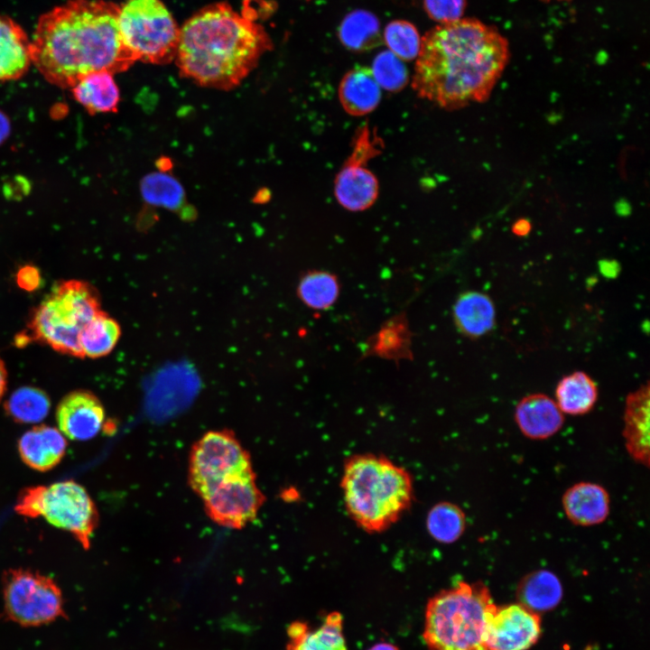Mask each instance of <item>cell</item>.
<instances>
[{"label": "cell", "instance_id": "6da1fadb", "mask_svg": "<svg viewBox=\"0 0 650 650\" xmlns=\"http://www.w3.org/2000/svg\"><path fill=\"white\" fill-rule=\"evenodd\" d=\"M413 87L446 109L485 100L509 59L506 39L477 19L441 23L421 40Z\"/></svg>", "mask_w": 650, "mask_h": 650}, {"label": "cell", "instance_id": "7a4b0ae2", "mask_svg": "<svg viewBox=\"0 0 650 650\" xmlns=\"http://www.w3.org/2000/svg\"><path fill=\"white\" fill-rule=\"evenodd\" d=\"M119 5L70 0L43 14L30 41L32 63L50 82L72 87L88 73L126 70L135 60L120 33Z\"/></svg>", "mask_w": 650, "mask_h": 650}, {"label": "cell", "instance_id": "3957f363", "mask_svg": "<svg viewBox=\"0 0 650 650\" xmlns=\"http://www.w3.org/2000/svg\"><path fill=\"white\" fill-rule=\"evenodd\" d=\"M271 48L262 24L227 2H217L198 10L181 27L175 62L183 78L230 90Z\"/></svg>", "mask_w": 650, "mask_h": 650}, {"label": "cell", "instance_id": "277c9868", "mask_svg": "<svg viewBox=\"0 0 650 650\" xmlns=\"http://www.w3.org/2000/svg\"><path fill=\"white\" fill-rule=\"evenodd\" d=\"M351 519L368 533H380L411 506V474L383 455H353L344 465L340 482Z\"/></svg>", "mask_w": 650, "mask_h": 650}, {"label": "cell", "instance_id": "5b68a950", "mask_svg": "<svg viewBox=\"0 0 650 650\" xmlns=\"http://www.w3.org/2000/svg\"><path fill=\"white\" fill-rule=\"evenodd\" d=\"M482 582L460 581L427 602L422 638L428 650H487L486 630L495 610Z\"/></svg>", "mask_w": 650, "mask_h": 650}, {"label": "cell", "instance_id": "8992f818", "mask_svg": "<svg viewBox=\"0 0 650 650\" xmlns=\"http://www.w3.org/2000/svg\"><path fill=\"white\" fill-rule=\"evenodd\" d=\"M100 310L99 294L88 282H59L32 311L28 333L21 334L17 341L23 345L34 340L60 354L83 358L80 333Z\"/></svg>", "mask_w": 650, "mask_h": 650}, {"label": "cell", "instance_id": "52a82bcc", "mask_svg": "<svg viewBox=\"0 0 650 650\" xmlns=\"http://www.w3.org/2000/svg\"><path fill=\"white\" fill-rule=\"evenodd\" d=\"M14 508L23 516H42L53 526L70 533L84 549L89 548L98 523L95 503L74 480L26 488L20 492Z\"/></svg>", "mask_w": 650, "mask_h": 650}, {"label": "cell", "instance_id": "ba28073f", "mask_svg": "<svg viewBox=\"0 0 650 650\" xmlns=\"http://www.w3.org/2000/svg\"><path fill=\"white\" fill-rule=\"evenodd\" d=\"M118 23L135 61L162 65L175 60L181 28L161 0H125L119 5Z\"/></svg>", "mask_w": 650, "mask_h": 650}, {"label": "cell", "instance_id": "9c48e42d", "mask_svg": "<svg viewBox=\"0 0 650 650\" xmlns=\"http://www.w3.org/2000/svg\"><path fill=\"white\" fill-rule=\"evenodd\" d=\"M5 613L23 627H38L64 617L61 590L50 577L25 569L2 576Z\"/></svg>", "mask_w": 650, "mask_h": 650}, {"label": "cell", "instance_id": "30bf717a", "mask_svg": "<svg viewBox=\"0 0 650 650\" xmlns=\"http://www.w3.org/2000/svg\"><path fill=\"white\" fill-rule=\"evenodd\" d=\"M253 472L247 451L226 430L205 433L191 450L189 481L200 497L222 480Z\"/></svg>", "mask_w": 650, "mask_h": 650}, {"label": "cell", "instance_id": "8fae6325", "mask_svg": "<svg viewBox=\"0 0 650 650\" xmlns=\"http://www.w3.org/2000/svg\"><path fill=\"white\" fill-rule=\"evenodd\" d=\"M382 139L369 125H363L357 131L352 153L338 173L334 184L335 197L345 209L364 210L376 201L378 181L367 164L382 152Z\"/></svg>", "mask_w": 650, "mask_h": 650}, {"label": "cell", "instance_id": "7c38bea8", "mask_svg": "<svg viewBox=\"0 0 650 650\" xmlns=\"http://www.w3.org/2000/svg\"><path fill=\"white\" fill-rule=\"evenodd\" d=\"M200 497L209 517L228 528H241L253 521L265 501L254 472L222 480Z\"/></svg>", "mask_w": 650, "mask_h": 650}, {"label": "cell", "instance_id": "4fadbf2b", "mask_svg": "<svg viewBox=\"0 0 650 650\" xmlns=\"http://www.w3.org/2000/svg\"><path fill=\"white\" fill-rule=\"evenodd\" d=\"M541 618L520 603L497 606L486 630L487 650H528L539 639Z\"/></svg>", "mask_w": 650, "mask_h": 650}, {"label": "cell", "instance_id": "5bb4252c", "mask_svg": "<svg viewBox=\"0 0 650 650\" xmlns=\"http://www.w3.org/2000/svg\"><path fill=\"white\" fill-rule=\"evenodd\" d=\"M59 430L73 441H88L102 429L105 410L100 400L90 391L76 390L67 394L56 410Z\"/></svg>", "mask_w": 650, "mask_h": 650}, {"label": "cell", "instance_id": "9a60e30c", "mask_svg": "<svg viewBox=\"0 0 650 650\" xmlns=\"http://www.w3.org/2000/svg\"><path fill=\"white\" fill-rule=\"evenodd\" d=\"M649 383L640 385L626 398L624 429L625 447L634 461L646 468L650 464Z\"/></svg>", "mask_w": 650, "mask_h": 650}, {"label": "cell", "instance_id": "2e32d148", "mask_svg": "<svg viewBox=\"0 0 650 650\" xmlns=\"http://www.w3.org/2000/svg\"><path fill=\"white\" fill-rule=\"evenodd\" d=\"M515 421L526 438L545 440L556 434L564 423V415L555 400L535 393L523 397L515 406Z\"/></svg>", "mask_w": 650, "mask_h": 650}, {"label": "cell", "instance_id": "e0dca14e", "mask_svg": "<svg viewBox=\"0 0 650 650\" xmlns=\"http://www.w3.org/2000/svg\"><path fill=\"white\" fill-rule=\"evenodd\" d=\"M562 504L569 521L580 526L603 523L610 510L608 492L592 482H579L570 487L562 496Z\"/></svg>", "mask_w": 650, "mask_h": 650}, {"label": "cell", "instance_id": "ac0fdd59", "mask_svg": "<svg viewBox=\"0 0 650 650\" xmlns=\"http://www.w3.org/2000/svg\"><path fill=\"white\" fill-rule=\"evenodd\" d=\"M66 449L65 436L57 428L48 425L32 427L18 441L22 460L38 471H47L57 466L65 456Z\"/></svg>", "mask_w": 650, "mask_h": 650}, {"label": "cell", "instance_id": "d6986e66", "mask_svg": "<svg viewBox=\"0 0 650 650\" xmlns=\"http://www.w3.org/2000/svg\"><path fill=\"white\" fill-rule=\"evenodd\" d=\"M287 636L286 650H348L343 618L339 612L329 613L315 628L303 621L292 622Z\"/></svg>", "mask_w": 650, "mask_h": 650}, {"label": "cell", "instance_id": "ffe728a7", "mask_svg": "<svg viewBox=\"0 0 650 650\" xmlns=\"http://www.w3.org/2000/svg\"><path fill=\"white\" fill-rule=\"evenodd\" d=\"M452 315L457 330L475 339L490 332L496 323V308L492 299L478 291H466L456 299Z\"/></svg>", "mask_w": 650, "mask_h": 650}, {"label": "cell", "instance_id": "44dd1931", "mask_svg": "<svg viewBox=\"0 0 650 650\" xmlns=\"http://www.w3.org/2000/svg\"><path fill=\"white\" fill-rule=\"evenodd\" d=\"M31 63L27 34L13 19L0 14V81L19 79Z\"/></svg>", "mask_w": 650, "mask_h": 650}, {"label": "cell", "instance_id": "7402d4cb", "mask_svg": "<svg viewBox=\"0 0 650 650\" xmlns=\"http://www.w3.org/2000/svg\"><path fill=\"white\" fill-rule=\"evenodd\" d=\"M339 101L345 111L352 116L372 112L381 99L380 87L370 68L357 66L342 78L339 88Z\"/></svg>", "mask_w": 650, "mask_h": 650}, {"label": "cell", "instance_id": "603a6c76", "mask_svg": "<svg viewBox=\"0 0 650 650\" xmlns=\"http://www.w3.org/2000/svg\"><path fill=\"white\" fill-rule=\"evenodd\" d=\"M74 98L90 113L115 112L120 93L113 73L93 71L80 78L72 87Z\"/></svg>", "mask_w": 650, "mask_h": 650}, {"label": "cell", "instance_id": "cb8c5ba5", "mask_svg": "<svg viewBox=\"0 0 650 650\" xmlns=\"http://www.w3.org/2000/svg\"><path fill=\"white\" fill-rule=\"evenodd\" d=\"M516 595L518 603L539 614L558 606L563 590L556 574L548 570H537L521 580Z\"/></svg>", "mask_w": 650, "mask_h": 650}, {"label": "cell", "instance_id": "d4e9b609", "mask_svg": "<svg viewBox=\"0 0 650 650\" xmlns=\"http://www.w3.org/2000/svg\"><path fill=\"white\" fill-rule=\"evenodd\" d=\"M555 397L563 414L582 415L594 407L598 399V387L587 373L575 371L559 381Z\"/></svg>", "mask_w": 650, "mask_h": 650}, {"label": "cell", "instance_id": "484cf974", "mask_svg": "<svg viewBox=\"0 0 650 650\" xmlns=\"http://www.w3.org/2000/svg\"><path fill=\"white\" fill-rule=\"evenodd\" d=\"M339 37L348 50L364 51L382 42L379 22L376 15L366 10H355L342 20Z\"/></svg>", "mask_w": 650, "mask_h": 650}, {"label": "cell", "instance_id": "4316f807", "mask_svg": "<svg viewBox=\"0 0 650 650\" xmlns=\"http://www.w3.org/2000/svg\"><path fill=\"white\" fill-rule=\"evenodd\" d=\"M121 336L118 322L100 310L85 326L79 336L83 358H98L108 355Z\"/></svg>", "mask_w": 650, "mask_h": 650}, {"label": "cell", "instance_id": "83f0119b", "mask_svg": "<svg viewBox=\"0 0 650 650\" xmlns=\"http://www.w3.org/2000/svg\"><path fill=\"white\" fill-rule=\"evenodd\" d=\"M367 354L393 360L411 358V332L404 317L385 323L369 339Z\"/></svg>", "mask_w": 650, "mask_h": 650}, {"label": "cell", "instance_id": "f1b7e54d", "mask_svg": "<svg viewBox=\"0 0 650 650\" xmlns=\"http://www.w3.org/2000/svg\"><path fill=\"white\" fill-rule=\"evenodd\" d=\"M339 291L337 276L323 270L305 273L297 285L299 299L314 311H326L331 308L339 298Z\"/></svg>", "mask_w": 650, "mask_h": 650}, {"label": "cell", "instance_id": "f546056e", "mask_svg": "<svg viewBox=\"0 0 650 650\" xmlns=\"http://www.w3.org/2000/svg\"><path fill=\"white\" fill-rule=\"evenodd\" d=\"M467 519L464 511L451 502H440L429 511L426 527L430 535L438 543H452L464 534Z\"/></svg>", "mask_w": 650, "mask_h": 650}, {"label": "cell", "instance_id": "4dcf8cb0", "mask_svg": "<svg viewBox=\"0 0 650 650\" xmlns=\"http://www.w3.org/2000/svg\"><path fill=\"white\" fill-rule=\"evenodd\" d=\"M51 401L40 388L23 386L15 390L5 403L7 415L20 423H36L49 413Z\"/></svg>", "mask_w": 650, "mask_h": 650}, {"label": "cell", "instance_id": "1f68e13d", "mask_svg": "<svg viewBox=\"0 0 650 650\" xmlns=\"http://www.w3.org/2000/svg\"><path fill=\"white\" fill-rule=\"evenodd\" d=\"M384 42L399 59L411 60L418 56L421 38L415 26L404 20L389 23L384 31Z\"/></svg>", "mask_w": 650, "mask_h": 650}, {"label": "cell", "instance_id": "d6a6232c", "mask_svg": "<svg viewBox=\"0 0 650 650\" xmlns=\"http://www.w3.org/2000/svg\"><path fill=\"white\" fill-rule=\"evenodd\" d=\"M371 71L379 87L388 91H399L408 81L406 67L390 51H381L375 57Z\"/></svg>", "mask_w": 650, "mask_h": 650}, {"label": "cell", "instance_id": "836d02e7", "mask_svg": "<svg viewBox=\"0 0 650 650\" xmlns=\"http://www.w3.org/2000/svg\"><path fill=\"white\" fill-rule=\"evenodd\" d=\"M144 194L152 201L175 206L180 200V188L166 176H150L144 183Z\"/></svg>", "mask_w": 650, "mask_h": 650}, {"label": "cell", "instance_id": "e575fe53", "mask_svg": "<svg viewBox=\"0 0 650 650\" xmlns=\"http://www.w3.org/2000/svg\"><path fill=\"white\" fill-rule=\"evenodd\" d=\"M427 14L441 23H451L461 19L466 7V0H423Z\"/></svg>", "mask_w": 650, "mask_h": 650}, {"label": "cell", "instance_id": "d590c367", "mask_svg": "<svg viewBox=\"0 0 650 650\" xmlns=\"http://www.w3.org/2000/svg\"><path fill=\"white\" fill-rule=\"evenodd\" d=\"M15 281L21 289L27 292L35 291L42 283L41 272L34 265H23L17 271Z\"/></svg>", "mask_w": 650, "mask_h": 650}, {"label": "cell", "instance_id": "8d00e7d4", "mask_svg": "<svg viewBox=\"0 0 650 650\" xmlns=\"http://www.w3.org/2000/svg\"><path fill=\"white\" fill-rule=\"evenodd\" d=\"M11 130L10 121L0 110V144L7 138Z\"/></svg>", "mask_w": 650, "mask_h": 650}, {"label": "cell", "instance_id": "74e56055", "mask_svg": "<svg viewBox=\"0 0 650 650\" xmlns=\"http://www.w3.org/2000/svg\"><path fill=\"white\" fill-rule=\"evenodd\" d=\"M531 230V224L526 219H519L513 225V232L519 237L525 236Z\"/></svg>", "mask_w": 650, "mask_h": 650}, {"label": "cell", "instance_id": "f35d334b", "mask_svg": "<svg viewBox=\"0 0 650 650\" xmlns=\"http://www.w3.org/2000/svg\"><path fill=\"white\" fill-rule=\"evenodd\" d=\"M7 385V371L3 359L0 357V401L3 398Z\"/></svg>", "mask_w": 650, "mask_h": 650}, {"label": "cell", "instance_id": "ab89813d", "mask_svg": "<svg viewBox=\"0 0 650 650\" xmlns=\"http://www.w3.org/2000/svg\"><path fill=\"white\" fill-rule=\"evenodd\" d=\"M367 650H400L396 645L387 643V642H381L375 644Z\"/></svg>", "mask_w": 650, "mask_h": 650}, {"label": "cell", "instance_id": "60d3db41", "mask_svg": "<svg viewBox=\"0 0 650 650\" xmlns=\"http://www.w3.org/2000/svg\"><path fill=\"white\" fill-rule=\"evenodd\" d=\"M543 1H548V2H551V1H568V0H543Z\"/></svg>", "mask_w": 650, "mask_h": 650}]
</instances>
